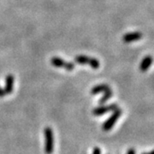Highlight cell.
Instances as JSON below:
<instances>
[{"label":"cell","instance_id":"obj_9","mask_svg":"<svg viewBox=\"0 0 154 154\" xmlns=\"http://www.w3.org/2000/svg\"><path fill=\"white\" fill-rule=\"evenodd\" d=\"M110 88V86L107 84H99L97 85L91 89V94L93 95H96L100 93H105L106 90H108Z\"/></svg>","mask_w":154,"mask_h":154},{"label":"cell","instance_id":"obj_6","mask_svg":"<svg viewBox=\"0 0 154 154\" xmlns=\"http://www.w3.org/2000/svg\"><path fill=\"white\" fill-rule=\"evenodd\" d=\"M143 34L140 32H134V33H128L123 35L122 40L125 43H130L133 41H136L142 38Z\"/></svg>","mask_w":154,"mask_h":154},{"label":"cell","instance_id":"obj_5","mask_svg":"<svg viewBox=\"0 0 154 154\" xmlns=\"http://www.w3.org/2000/svg\"><path fill=\"white\" fill-rule=\"evenodd\" d=\"M117 105L116 104H110L108 105H101V106H98L96 108H94L93 110V114L94 116H103L105 115V113L109 112V111H113L116 109H117Z\"/></svg>","mask_w":154,"mask_h":154},{"label":"cell","instance_id":"obj_1","mask_svg":"<svg viewBox=\"0 0 154 154\" xmlns=\"http://www.w3.org/2000/svg\"><path fill=\"white\" fill-rule=\"evenodd\" d=\"M45 140V152L46 154H52L54 151V135H53V130L50 128L46 127L44 129Z\"/></svg>","mask_w":154,"mask_h":154},{"label":"cell","instance_id":"obj_2","mask_svg":"<svg viewBox=\"0 0 154 154\" xmlns=\"http://www.w3.org/2000/svg\"><path fill=\"white\" fill-rule=\"evenodd\" d=\"M122 110L121 109H119V108H117L115 110H113L111 116L103 123L102 129L104 131H110V129L114 127L116 121L118 120V118L122 116Z\"/></svg>","mask_w":154,"mask_h":154},{"label":"cell","instance_id":"obj_14","mask_svg":"<svg viewBox=\"0 0 154 154\" xmlns=\"http://www.w3.org/2000/svg\"><path fill=\"white\" fill-rule=\"evenodd\" d=\"M143 154H153V152L152 151V152H145V153Z\"/></svg>","mask_w":154,"mask_h":154},{"label":"cell","instance_id":"obj_7","mask_svg":"<svg viewBox=\"0 0 154 154\" xmlns=\"http://www.w3.org/2000/svg\"><path fill=\"white\" fill-rule=\"evenodd\" d=\"M14 88V76L12 75H9L6 76L5 79V92L6 94H11L13 92Z\"/></svg>","mask_w":154,"mask_h":154},{"label":"cell","instance_id":"obj_13","mask_svg":"<svg viewBox=\"0 0 154 154\" xmlns=\"http://www.w3.org/2000/svg\"><path fill=\"white\" fill-rule=\"evenodd\" d=\"M5 95L6 94H5V90L0 88V97L2 98V97H5Z\"/></svg>","mask_w":154,"mask_h":154},{"label":"cell","instance_id":"obj_12","mask_svg":"<svg viewBox=\"0 0 154 154\" xmlns=\"http://www.w3.org/2000/svg\"><path fill=\"white\" fill-rule=\"evenodd\" d=\"M127 154H136V152H135V150L134 148H130L128 149V151L127 152Z\"/></svg>","mask_w":154,"mask_h":154},{"label":"cell","instance_id":"obj_3","mask_svg":"<svg viewBox=\"0 0 154 154\" xmlns=\"http://www.w3.org/2000/svg\"><path fill=\"white\" fill-rule=\"evenodd\" d=\"M75 61L80 64H89L94 69H98L100 66V63L98 59L94 57H90L88 56L79 55L75 57Z\"/></svg>","mask_w":154,"mask_h":154},{"label":"cell","instance_id":"obj_10","mask_svg":"<svg viewBox=\"0 0 154 154\" xmlns=\"http://www.w3.org/2000/svg\"><path fill=\"white\" fill-rule=\"evenodd\" d=\"M112 95H113V92H112V90H111V88H109L108 90H106L105 93H104V96L101 98V99L99 100V104L100 105H104L105 104L109 99L112 97Z\"/></svg>","mask_w":154,"mask_h":154},{"label":"cell","instance_id":"obj_11","mask_svg":"<svg viewBox=\"0 0 154 154\" xmlns=\"http://www.w3.org/2000/svg\"><path fill=\"white\" fill-rule=\"evenodd\" d=\"M92 154H101V150L99 147H94V150H93V153Z\"/></svg>","mask_w":154,"mask_h":154},{"label":"cell","instance_id":"obj_8","mask_svg":"<svg viewBox=\"0 0 154 154\" xmlns=\"http://www.w3.org/2000/svg\"><path fill=\"white\" fill-rule=\"evenodd\" d=\"M152 57L151 56L145 57L143 60L141 61L140 64V70L141 72L146 71L150 68V66L152 65Z\"/></svg>","mask_w":154,"mask_h":154},{"label":"cell","instance_id":"obj_4","mask_svg":"<svg viewBox=\"0 0 154 154\" xmlns=\"http://www.w3.org/2000/svg\"><path fill=\"white\" fill-rule=\"evenodd\" d=\"M51 63L54 67L63 68V69H65L66 70H69V71H71L75 69V64L74 63L67 62V61L63 60L60 57H53L51 59Z\"/></svg>","mask_w":154,"mask_h":154}]
</instances>
